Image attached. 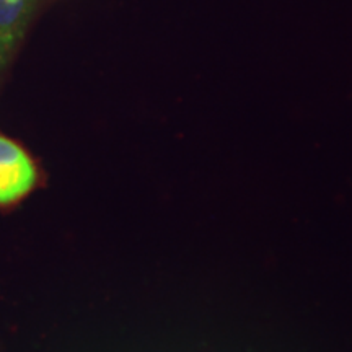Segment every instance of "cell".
<instances>
[{
	"mask_svg": "<svg viewBox=\"0 0 352 352\" xmlns=\"http://www.w3.org/2000/svg\"><path fill=\"white\" fill-rule=\"evenodd\" d=\"M36 183L32 158L15 142L0 138V204H10L25 196Z\"/></svg>",
	"mask_w": 352,
	"mask_h": 352,
	"instance_id": "cell-1",
	"label": "cell"
},
{
	"mask_svg": "<svg viewBox=\"0 0 352 352\" xmlns=\"http://www.w3.org/2000/svg\"><path fill=\"white\" fill-rule=\"evenodd\" d=\"M30 0H0V65L19 39Z\"/></svg>",
	"mask_w": 352,
	"mask_h": 352,
	"instance_id": "cell-2",
	"label": "cell"
}]
</instances>
